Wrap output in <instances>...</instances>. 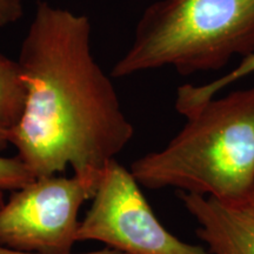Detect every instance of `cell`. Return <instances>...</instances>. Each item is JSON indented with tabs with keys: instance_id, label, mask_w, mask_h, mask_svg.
I'll return each mask as SVG.
<instances>
[{
	"instance_id": "obj_9",
	"label": "cell",
	"mask_w": 254,
	"mask_h": 254,
	"mask_svg": "<svg viewBox=\"0 0 254 254\" xmlns=\"http://www.w3.org/2000/svg\"><path fill=\"white\" fill-rule=\"evenodd\" d=\"M36 179L23 161L15 157L0 155V190H15Z\"/></svg>"
},
{
	"instance_id": "obj_13",
	"label": "cell",
	"mask_w": 254,
	"mask_h": 254,
	"mask_svg": "<svg viewBox=\"0 0 254 254\" xmlns=\"http://www.w3.org/2000/svg\"><path fill=\"white\" fill-rule=\"evenodd\" d=\"M4 190H0V207H1L2 205H4V202H5V200H4Z\"/></svg>"
},
{
	"instance_id": "obj_5",
	"label": "cell",
	"mask_w": 254,
	"mask_h": 254,
	"mask_svg": "<svg viewBox=\"0 0 254 254\" xmlns=\"http://www.w3.org/2000/svg\"><path fill=\"white\" fill-rule=\"evenodd\" d=\"M95 187L74 176H47L13 190L0 207V245L43 254L72 253L79 211Z\"/></svg>"
},
{
	"instance_id": "obj_11",
	"label": "cell",
	"mask_w": 254,
	"mask_h": 254,
	"mask_svg": "<svg viewBox=\"0 0 254 254\" xmlns=\"http://www.w3.org/2000/svg\"><path fill=\"white\" fill-rule=\"evenodd\" d=\"M0 254H43V253H33V252H23V251H15L7 249V247H4L0 245ZM68 254H124L122 252H118V251L109 249L98 250V251H92V252H86V253H68Z\"/></svg>"
},
{
	"instance_id": "obj_10",
	"label": "cell",
	"mask_w": 254,
	"mask_h": 254,
	"mask_svg": "<svg viewBox=\"0 0 254 254\" xmlns=\"http://www.w3.org/2000/svg\"><path fill=\"white\" fill-rule=\"evenodd\" d=\"M24 14V0H0V28L17 23Z\"/></svg>"
},
{
	"instance_id": "obj_3",
	"label": "cell",
	"mask_w": 254,
	"mask_h": 254,
	"mask_svg": "<svg viewBox=\"0 0 254 254\" xmlns=\"http://www.w3.org/2000/svg\"><path fill=\"white\" fill-rule=\"evenodd\" d=\"M254 52V0H157L136 23L111 77L172 67L180 75L219 71Z\"/></svg>"
},
{
	"instance_id": "obj_12",
	"label": "cell",
	"mask_w": 254,
	"mask_h": 254,
	"mask_svg": "<svg viewBox=\"0 0 254 254\" xmlns=\"http://www.w3.org/2000/svg\"><path fill=\"white\" fill-rule=\"evenodd\" d=\"M9 144V132L0 127V152L4 151Z\"/></svg>"
},
{
	"instance_id": "obj_2",
	"label": "cell",
	"mask_w": 254,
	"mask_h": 254,
	"mask_svg": "<svg viewBox=\"0 0 254 254\" xmlns=\"http://www.w3.org/2000/svg\"><path fill=\"white\" fill-rule=\"evenodd\" d=\"M165 147L135 159L141 187L238 199L254 192V87L208 100Z\"/></svg>"
},
{
	"instance_id": "obj_6",
	"label": "cell",
	"mask_w": 254,
	"mask_h": 254,
	"mask_svg": "<svg viewBox=\"0 0 254 254\" xmlns=\"http://www.w3.org/2000/svg\"><path fill=\"white\" fill-rule=\"evenodd\" d=\"M211 254H254V192L238 199L177 192Z\"/></svg>"
},
{
	"instance_id": "obj_4",
	"label": "cell",
	"mask_w": 254,
	"mask_h": 254,
	"mask_svg": "<svg viewBox=\"0 0 254 254\" xmlns=\"http://www.w3.org/2000/svg\"><path fill=\"white\" fill-rule=\"evenodd\" d=\"M91 200L77 241H99L124 254H211L165 228L131 171L117 159L104 170Z\"/></svg>"
},
{
	"instance_id": "obj_8",
	"label": "cell",
	"mask_w": 254,
	"mask_h": 254,
	"mask_svg": "<svg viewBox=\"0 0 254 254\" xmlns=\"http://www.w3.org/2000/svg\"><path fill=\"white\" fill-rule=\"evenodd\" d=\"M26 90L17 60L0 53V127L11 131L23 114Z\"/></svg>"
},
{
	"instance_id": "obj_7",
	"label": "cell",
	"mask_w": 254,
	"mask_h": 254,
	"mask_svg": "<svg viewBox=\"0 0 254 254\" xmlns=\"http://www.w3.org/2000/svg\"><path fill=\"white\" fill-rule=\"evenodd\" d=\"M254 73V52L240 62L234 68L228 71L214 80L204 85L186 84L178 88L176 98V109L182 116L187 117L193 113L208 100L213 99L222 90L236 84L241 79L249 77Z\"/></svg>"
},
{
	"instance_id": "obj_1",
	"label": "cell",
	"mask_w": 254,
	"mask_h": 254,
	"mask_svg": "<svg viewBox=\"0 0 254 254\" xmlns=\"http://www.w3.org/2000/svg\"><path fill=\"white\" fill-rule=\"evenodd\" d=\"M91 31L87 15L38 1L17 60L26 100L9 144L36 178L72 167L97 190L134 127L94 58Z\"/></svg>"
}]
</instances>
